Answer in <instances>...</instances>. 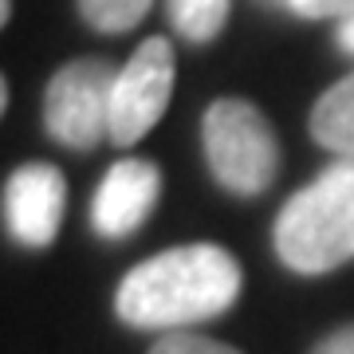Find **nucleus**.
<instances>
[{"instance_id": "f257e3e1", "label": "nucleus", "mask_w": 354, "mask_h": 354, "mask_svg": "<svg viewBox=\"0 0 354 354\" xmlns=\"http://www.w3.org/2000/svg\"><path fill=\"white\" fill-rule=\"evenodd\" d=\"M241 295V264L216 244H181L118 283L114 311L138 330H181L225 315Z\"/></svg>"}, {"instance_id": "0eeeda50", "label": "nucleus", "mask_w": 354, "mask_h": 354, "mask_svg": "<svg viewBox=\"0 0 354 354\" xmlns=\"http://www.w3.org/2000/svg\"><path fill=\"white\" fill-rule=\"evenodd\" d=\"M162 193V174L153 162L142 158H122L111 165V174L102 177L99 193H95V209L91 221L106 241H122L130 232H138L142 221L150 216L153 201Z\"/></svg>"}, {"instance_id": "20e7f679", "label": "nucleus", "mask_w": 354, "mask_h": 354, "mask_svg": "<svg viewBox=\"0 0 354 354\" xmlns=\"http://www.w3.org/2000/svg\"><path fill=\"white\" fill-rule=\"evenodd\" d=\"M118 71L102 59H71L59 67L44 95V122L55 142L71 150H91L99 138H111V95Z\"/></svg>"}, {"instance_id": "7ed1b4c3", "label": "nucleus", "mask_w": 354, "mask_h": 354, "mask_svg": "<svg viewBox=\"0 0 354 354\" xmlns=\"http://www.w3.org/2000/svg\"><path fill=\"white\" fill-rule=\"evenodd\" d=\"M205 158L225 189L256 197L276 181L279 146L268 118L244 99H216L205 111Z\"/></svg>"}, {"instance_id": "6e6552de", "label": "nucleus", "mask_w": 354, "mask_h": 354, "mask_svg": "<svg viewBox=\"0 0 354 354\" xmlns=\"http://www.w3.org/2000/svg\"><path fill=\"white\" fill-rule=\"evenodd\" d=\"M311 138L327 150L354 158V71L339 79L311 111Z\"/></svg>"}, {"instance_id": "9b49d317", "label": "nucleus", "mask_w": 354, "mask_h": 354, "mask_svg": "<svg viewBox=\"0 0 354 354\" xmlns=\"http://www.w3.org/2000/svg\"><path fill=\"white\" fill-rule=\"evenodd\" d=\"M150 354H241L236 346L216 339H205V335H193V330H174L150 346Z\"/></svg>"}, {"instance_id": "9d476101", "label": "nucleus", "mask_w": 354, "mask_h": 354, "mask_svg": "<svg viewBox=\"0 0 354 354\" xmlns=\"http://www.w3.org/2000/svg\"><path fill=\"white\" fill-rule=\"evenodd\" d=\"M79 12L99 32H127L150 12V0H79Z\"/></svg>"}, {"instance_id": "ddd939ff", "label": "nucleus", "mask_w": 354, "mask_h": 354, "mask_svg": "<svg viewBox=\"0 0 354 354\" xmlns=\"http://www.w3.org/2000/svg\"><path fill=\"white\" fill-rule=\"evenodd\" d=\"M311 354H354V323H351V327L330 330V335L319 342Z\"/></svg>"}, {"instance_id": "f03ea898", "label": "nucleus", "mask_w": 354, "mask_h": 354, "mask_svg": "<svg viewBox=\"0 0 354 354\" xmlns=\"http://www.w3.org/2000/svg\"><path fill=\"white\" fill-rule=\"evenodd\" d=\"M276 252L299 276L354 260V158H339L276 216Z\"/></svg>"}, {"instance_id": "f8f14e48", "label": "nucleus", "mask_w": 354, "mask_h": 354, "mask_svg": "<svg viewBox=\"0 0 354 354\" xmlns=\"http://www.w3.org/2000/svg\"><path fill=\"white\" fill-rule=\"evenodd\" d=\"M291 12L307 16V20H323V16H339V20H351L354 16V0H291Z\"/></svg>"}, {"instance_id": "1a4fd4ad", "label": "nucleus", "mask_w": 354, "mask_h": 354, "mask_svg": "<svg viewBox=\"0 0 354 354\" xmlns=\"http://www.w3.org/2000/svg\"><path fill=\"white\" fill-rule=\"evenodd\" d=\"M228 8H232V0H169V20L185 39L209 44L221 36Z\"/></svg>"}, {"instance_id": "f3484780", "label": "nucleus", "mask_w": 354, "mask_h": 354, "mask_svg": "<svg viewBox=\"0 0 354 354\" xmlns=\"http://www.w3.org/2000/svg\"><path fill=\"white\" fill-rule=\"evenodd\" d=\"M268 4H291V0H268Z\"/></svg>"}, {"instance_id": "dca6fc26", "label": "nucleus", "mask_w": 354, "mask_h": 354, "mask_svg": "<svg viewBox=\"0 0 354 354\" xmlns=\"http://www.w3.org/2000/svg\"><path fill=\"white\" fill-rule=\"evenodd\" d=\"M8 12H12V0H0V28H4V20H8Z\"/></svg>"}, {"instance_id": "39448f33", "label": "nucleus", "mask_w": 354, "mask_h": 354, "mask_svg": "<svg viewBox=\"0 0 354 354\" xmlns=\"http://www.w3.org/2000/svg\"><path fill=\"white\" fill-rule=\"evenodd\" d=\"M169 95H174V48H169V39L150 36L114 79V95H111L114 146H134L142 134H150V127L162 118Z\"/></svg>"}, {"instance_id": "2eb2a0df", "label": "nucleus", "mask_w": 354, "mask_h": 354, "mask_svg": "<svg viewBox=\"0 0 354 354\" xmlns=\"http://www.w3.org/2000/svg\"><path fill=\"white\" fill-rule=\"evenodd\" d=\"M4 106H8V83H4V75H0V114H4Z\"/></svg>"}, {"instance_id": "4468645a", "label": "nucleus", "mask_w": 354, "mask_h": 354, "mask_svg": "<svg viewBox=\"0 0 354 354\" xmlns=\"http://www.w3.org/2000/svg\"><path fill=\"white\" fill-rule=\"evenodd\" d=\"M339 44H342L346 51H354V16L339 24Z\"/></svg>"}, {"instance_id": "423d86ee", "label": "nucleus", "mask_w": 354, "mask_h": 354, "mask_svg": "<svg viewBox=\"0 0 354 354\" xmlns=\"http://www.w3.org/2000/svg\"><path fill=\"white\" fill-rule=\"evenodd\" d=\"M67 181L48 162L20 165L4 185V225L24 248H48L64 225Z\"/></svg>"}]
</instances>
